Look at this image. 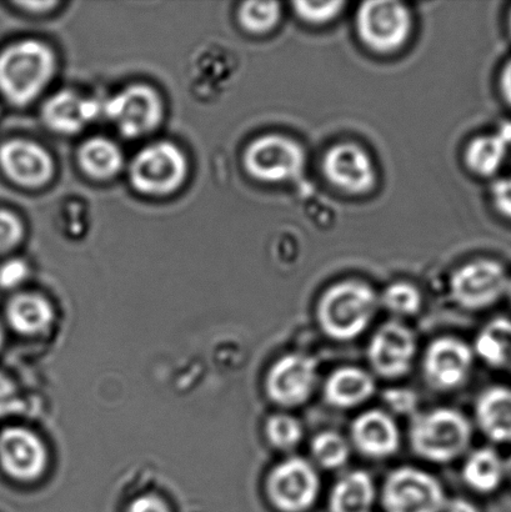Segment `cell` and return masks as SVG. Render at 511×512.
Returning <instances> with one entry per match:
<instances>
[{"instance_id": "6da1fadb", "label": "cell", "mask_w": 511, "mask_h": 512, "mask_svg": "<svg viewBox=\"0 0 511 512\" xmlns=\"http://www.w3.org/2000/svg\"><path fill=\"white\" fill-rule=\"evenodd\" d=\"M380 308L372 286L347 279L329 286L317 304V320L323 333L335 341L359 338L373 323Z\"/></svg>"}, {"instance_id": "7a4b0ae2", "label": "cell", "mask_w": 511, "mask_h": 512, "mask_svg": "<svg viewBox=\"0 0 511 512\" xmlns=\"http://www.w3.org/2000/svg\"><path fill=\"white\" fill-rule=\"evenodd\" d=\"M473 426L457 409L438 408L413 416L409 428L410 448L420 459L449 464L467 453Z\"/></svg>"}, {"instance_id": "3957f363", "label": "cell", "mask_w": 511, "mask_h": 512, "mask_svg": "<svg viewBox=\"0 0 511 512\" xmlns=\"http://www.w3.org/2000/svg\"><path fill=\"white\" fill-rule=\"evenodd\" d=\"M55 57L52 49L38 40H23L0 53V93L8 102H33L52 79Z\"/></svg>"}, {"instance_id": "277c9868", "label": "cell", "mask_w": 511, "mask_h": 512, "mask_svg": "<svg viewBox=\"0 0 511 512\" xmlns=\"http://www.w3.org/2000/svg\"><path fill=\"white\" fill-rule=\"evenodd\" d=\"M355 27L365 47L378 54H392L408 43L413 18L403 3L372 0L360 4Z\"/></svg>"}, {"instance_id": "5b68a950", "label": "cell", "mask_w": 511, "mask_h": 512, "mask_svg": "<svg viewBox=\"0 0 511 512\" xmlns=\"http://www.w3.org/2000/svg\"><path fill=\"white\" fill-rule=\"evenodd\" d=\"M448 496L434 475L414 466L389 473L382 489L385 512H443Z\"/></svg>"}, {"instance_id": "8992f818", "label": "cell", "mask_w": 511, "mask_h": 512, "mask_svg": "<svg viewBox=\"0 0 511 512\" xmlns=\"http://www.w3.org/2000/svg\"><path fill=\"white\" fill-rule=\"evenodd\" d=\"M265 489L270 504L278 511L308 512L317 504L322 480L317 466L300 456H292L274 466Z\"/></svg>"}, {"instance_id": "52a82bcc", "label": "cell", "mask_w": 511, "mask_h": 512, "mask_svg": "<svg viewBox=\"0 0 511 512\" xmlns=\"http://www.w3.org/2000/svg\"><path fill=\"white\" fill-rule=\"evenodd\" d=\"M307 157L298 142L279 134L255 139L244 153V167L259 182H289L303 173Z\"/></svg>"}, {"instance_id": "ba28073f", "label": "cell", "mask_w": 511, "mask_h": 512, "mask_svg": "<svg viewBox=\"0 0 511 512\" xmlns=\"http://www.w3.org/2000/svg\"><path fill=\"white\" fill-rule=\"evenodd\" d=\"M510 279L498 261L479 259L460 266L450 279V293L460 308L479 311L490 308L507 295Z\"/></svg>"}, {"instance_id": "9c48e42d", "label": "cell", "mask_w": 511, "mask_h": 512, "mask_svg": "<svg viewBox=\"0 0 511 512\" xmlns=\"http://www.w3.org/2000/svg\"><path fill=\"white\" fill-rule=\"evenodd\" d=\"M188 173V163L178 147L168 142L155 143L137 154L130 178L138 192L165 195L177 190Z\"/></svg>"}, {"instance_id": "30bf717a", "label": "cell", "mask_w": 511, "mask_h": 512, "mask_svg": "<svg viewBox=\"0 0 511 512\" xmlns=\"http://www.w3.org/2000/svg\"><path fill=\"white\" fill-rule=\"evenodd\" d=\"M318 374V363L312 356L285 354L269 369L265 391L270 401L280 408H298L312 398L317 388Z\"/></svg>"}, {"instance_id": "8fae6325", "label": "cell", "mask_w": 511, "mask_h": 512, "mask_svg": "<svg viewBox=\"0 0 511 512\" xmlns=\"http://www.w3.org/2000/svg\"><path fill=\"white\" fill-rule=\"evenodd\" d=\"M418 341L414 331L398 320L380 325L369 341L367 355L370 368L380 378H404L413 368Z\"/></svg>"}, {"instance_id": "7c38bea8", "label": "cell", "mask_w": 511, "mask_h": 512, "mask_svg": "<svg viewBox=\"0 0 511 512\" xmlns=\"http://www.w3.org/2000/svg\"><path fill=\"white\" fill-rule=\"evenodd\" d=\"M474 364L473 348L454 336L435 339L425 349L423 375L430 389L449 393L467 383Z\"/></svg>"}, {"instance_id": "4fadbf2b", "label": "cell", "mask_w": 511, "mask_h": 512, "mask_svg": "<svg viewBox=\"0 0 511 512\" xmlns=\"http://www.w3.org/2000/svg\"><path fill=\"white\" fill-rule=\"evenodd\" d=\"M105 115L128 138L153 132L162 120V100L147 85H132L115 94L103 107Z\"/></svg>"}, {"instance_id": "5bb4252c", "label": "cell", "mask_w": 511, "mask_h": 512, "mask_svg": "<svg viewBox=\"0 0 511 512\" xmlns=\"http://www.w3.org/2000/svg\"><path fill=\"white\" fill-rule=\"evenodd\" d=\"M323 174L334 188L350 195H363L377 184V170L367 150L355 143H338L325 153Z\"/></svg>"}, {"instance_id": "9a60e30c", "label": "cell", "mask_w": 511, "mask_h": 512, "mask_svg": "<svg viewBox=\"0 0 511 512\" xmlns=\"http://www.w3.org/2000/svg\"><path fill=\"white\" fill-rule=\"evenodd\" d=\"M350 444L365 458L385 460L398 453L402 444L397 421L388 411H364L350 426Z\"/></svg>"}, {"instance_id": "2e32d148", "label": "cell", "mask_w": 511, "mask_h": 512, "mask_svg": "<svg viewBox=\"0 0 511 512\" xmlns=\"http://www.w3.org/2000/svg\"><path fill=\"white\" fill-rule=\"evenodd\" d=\"M0 168L14 183L42 187L53 175V162L45 149L28 140L14 139L0 147Z\"/></svg>"}, {"instance_id": "e0dca14e", "label": "cell", "mask_w": 511, "mask_h": 512, "mask_svg": "<svg viewBox=\"0 0 511 512\" xmlns=\"http://www.w3.org/2000/svg\"><path fill=\"white\" fill-rule=\"evenodd\" d=\"M45 463L47 454L43 444L28 430L12 428L0 434V465L12 478H37Z\"/></svg>"}, {"instance_id": "ac0fdd59", "label": "cell", "mask_w": 511, "mask_h": 512, "mask_svg": "<svg viewBox=\"0 0 511 512\" xmlns=\"http://www.w3.org/2000/svg\"><path fill=\"white\" fill-rule=\"evenodd\" d=\"M377 381L369 371L358 366H343L329 374L325 380L323 395L325 403L338 410L359 408L373 398Z\"/></svg>"}, {"instance_id": "d6986e66", "label": "cell", "mask_w": 511, "mask_h": 512, "mask_svg": "<svg viewBox=\"0 0 511 512\" xmlns=\"http://www.w3.org/2000/svg\"><path fill=\"white\" fill-rule=\"evenodd\" d=\"M97 100L80 97L70 90L54 94L43 107L44 122L55 132L74 134L100 114Z\"/></svg>"}, {"instance_id": "ffe728a7", "label": "cell", "mask_w": 511, "mask_h": 512, "mask_svg": "<svg viewBox=\"0 0 511 512\" xmlns=\"http://www.w3.org/2000/svg\"><path fill=\"white\" fill-rule=\"evenodd\" d=\"M475 419L493 443H511V388L494 385L484 389L475 401Z\"/></svg>"}, {"instance_id": "44dd1931", "label": "cell", "mask_w": 511, "mask_h": 512, "mask_svg": "<svg viewBox=\"0 0 511 512\" xmlns=\"http://www.w3.org/2000/svg\"><path fill=\"white\" fill-rule=\"evenodd\" d=\"M377 489L372 476L364 470L345 474L329 495L330 512H373Z\"/></svg>"}, {"instance_id": "7402d4cb", "label": "cell", "mask_w": 511, "mask_h": 512, "mask_svg": "<svg viewBox=\"0 0 511 512\" xmlns=\"http://www.w3.org/2000/svg\"><path fill=\"white\" fill-rule=\"evenodd\" d=\"M462 476L465 485L475 493L493 494L507 479L505 461L489 446L475 449L464 461Z\"/></svg>"}, {"instance_id": "603a6c76", "label": "cell", "mask_w": 511, "mask_h": 512, "mask_svg": "<svg viewBox=\"0 0 511 512\" xmlns=\"http://www.w3.org/2000/svg\"><path fill=\"white\" fill-rule=\"evenodd\" d=\"M510 129L497 134L480 135L468 144L464 162L470 172L490 178L503 167L511 143Z\"/></svg>"}, {"instance_id": "cb8c5ba5", "label": "cell", "mask_w": 511, "mask_h": 512, "mask_svg": "<svg viewBox=\"0 0 511 512\" xmlns=\"http://www.w3.org/2000/svg\"><path fill=\"white\" fill-rule=\"evenodd\" d=\"M474 354L495 370L511 369V319L499 316L480 329Z\"/></svg>"}, {"instance_id": "d4e9b609", "label": "cell", "mask_w": 511, "mask_h": 512, "mask_svg": "<svg viewBox=\"0 0 511 512\" xmlns=\"http://www.w3.org/2000/svg\"><path fill=\"white\" fill-rule=\"evenodd\" d=\"M78 158L84 172L99 180L113 178L123 165L122 152L105 138L87 140L79 149Z\"/></svg>"}, {"instance_id": "484cf974", "label": "cell", "mask_w": 511, "mask_h": 512, "mask_svg": "<svg viewBox=\"0 0 511 512\" xmlns=\"http://www.w3.org/2000/svg\"><path fill=\"white\" fill-rule=\"evenodd\" d=\"M9 324L19 333L35 334L44 330L52 321V309L38 295L15 296L7 308Z\"/></svg>"}, {"instance_id": "4316f807", "label": "cell", "mask_w": 511, "mask_h": 512, "mask_svg": "<svg viewBox=\"0 0 511 512\" xmlns=\"http://www.w3.org/2000/svg\"><path fill=\"white\" fill-rule=\"evenodd\" d=\"M314 463L325 470H338L348 464L352 444L338 431L325 430L314 436L310 444Z\"/></svg>"}, {"instance_id": "83f0119b", "label": "cell", "mask_w": 511, "mask_h": 512, "mask_svg": "<svg viewBox=\"0 0 511 512\" xmlns=\"http://www.w3.org/2000/svg\"><path fill=\"white\" fill-rule=\"evenodd\" d=\"M380 306L400 318L417 315L422 309L423 296L420 290L408 281H395L379 296Z\"/></svg>"}, {"instance_id": "f1b7e54d", "label": "cell", "mask_w": 511, "mask_h": 512, "mask_svg": "<svg viewBox=\"0 0 511 512\" xmlns=\"http://www.w3.org/2000/svg\"><path fill=\"white\" fill-rule=\"evenodd\" d=\"M282 17V7L278 2H245L239 8L240 25L253 34L272 32Z\"/></svg>"}, {"instance_id": "f546056e", "label": "cell", "mask_w": 511, "mask_h": 512, "mask_svg": "<svg viewBox=\"0 0 511 512\" xmlns=\"http://www.w3.org/2000/svg\"><path fill=\"white\" fill-rule=\"evenodd\" d=\"M265 435L270 445L280 451H289L302 443L304 429L295 416L279 413L270 416L265 424Z\"/></svg>"}, {"instance_id": "4dcf8cb0", "label": "cell", "mask_w": 511, "mask_h": 512, "mask_svg": "<svg viewBox=\"0 0 511 512\" xmlns=\"http://www.w3.org/2000/svg\"><path fill=\"white\" fill-rule=\"evenodd\" d=\"M347 3L335 2H294V13L303 22L312 25H324L333 22L343 13Z\"/></svg>"}, {"instance_id": "1f68e13d", "label": "cell", "mask_w": 511, "mask_h": 512, "mask_svg": "<svg viewBox=\"0 0 511 512\" xmlns=\"http://www.w3.org/2000/svg\"><path fill=\"white\" fill-rule=\"evenodd\" d=\"M383 403L389 414L400 416L417 415L419 398L414 390L408 388H390L383 393Z\"/></svg>"}, {"instance_id": "d6a6232c", "label": "cell", "mask_w": 511, "mask_h": 512, "mask_svg": "<svg viewBox=\"0 0 511 512\" xmlns=\"http://www.w3.org/2000/svg\"><path fill=\"white\" fill-rule=\"evenodd\" d=\"M23 237V225L17 215L0 209V254L7 253Z\"/></svg>"}, {"instance_id": "836d02e7", "label": "cell", "mask_w": 511, "mask_h": 512, "mask_svg": "<svg viewBox=\"0 0 511 512\" xmlns=\"http://www.w3.org/2000/svg\"><path fill=\"white\" fill-rule=\"evenodd\" d=\"M28 275V266L24 261L12 259L0 266V288L12 289L22 284Z\"/></svg>"}, {"instance_id": "e575fe53", "label": "cell", "mask_w": 511, "mask_h": 512, "mask_svg": "<svg viewBox=\"0 0 511 512\" xmlns=\"http://www.w3.org/2000/svg\"><path fill=\"white\" fill-rule=\"evenodd\" d=\"M492 202L498 213L511 220V175L495 180L490 188Z\"/></svg>"}, {"instance_id": "d590c367", "label": "cell", "mask_w": 511, "mask_h": 512, "mask_svg": "<svg viewBox=\"0 0 511 512\" xmlns=\"http://www.w3.org/2000/svg\"><path fill=\"white\" fill-rule=\"evenodd\" d=\"M22 408V401H20L12 381L0 373V416L19 413Z\"/></svg>"}, {"instance_id": "8d00e7d4", "label": "cell", "mask_w": 511, "mask_h": 512, "mask_svg": "<svg viewBox=\"0 0 511 512\" xmlns=\"http://www.w3.org/2000/svg\"><path fill=\"white\" fill-rule=\"evenodd\" d=\"M128 512H169L167 505L155 496H143L134 501Z\"/></svg>"}, {"instance_id": "74e56055", "label": "cell", "mask_w": 511, "mask_h": 512, "mask_svg": "<svg viewBox=\"0 0 511 512\" xmlns=\"http://www.w3.org/2000/svg\"><path fill=\"white\" fill-rule=\"evenodd\" d=\"M443 512H480L477 505L465 498L448 499Z\"/></svg>"}, {"instance_id": "f35d334b", "label": "cell", "mask_w": 511, "mask_h": 512, "mask_svg": "<svg viewBox=\"0 0 511 512\" xmlns=\"http://www.w3.org/2000/svg\"><path fill=\"white\" fill-rule=\"evenodd\" d=\"M499 87L505 102L511 107V59L504 65L502 73H500Z\"/></svg>"}, {"instance_id": "ab89813d", "label": "cell", "mask_w": 511, "mask_h": 512, "mask_svg": "<svg viewBox=\"0 0 511 512\" xmlns=\"http://www.w3.org/2000/svg\"><path fill=\"white\" fill-rule=\"evenodd\" d=\"M57 4H58L57 2H19L18 3L19 7L34 10V12H43V10L53 8Z\"/></svg>"}, {"instance_id": "60d3db41", "label": "cell", "mask_w": 511, "mask_h": 512, "mask_svg": "<svg viewBox=\"0 0 511 512\" xmlns=\"http://www.w3.org/2000/svg\"><path fill=\"white\" fill-rule=\"evenodd\" d=\"M505 470H507V478L511 481V455L509 459L505 461Z\"/></svg>"}, {"instance_id": "b9f144b4", "label": "cell", "mask_w": 511, "mask_h": 512, "mask_svg": "<svg viewBox=\"0 0 511 512\" xmlns=\"http://www.w3.org/2000/svg\"><path fill=\"white\" fill-rule=\"evenodd\" d=\"M507 295H508V298H509L510 303H511V279H510V283H509V286H508Z\"/></svg>"}, {"instance_id": "7bdbcfd3", "label": "cell", "mask_w": 511, "mask_h": 512, "mask_svg": "<svg viewBox=\"0 0 511 512\" xmlns=\"http://www.w3.org/2000/svg\"><path fill=\"white\" fill-rule=\"evenodd\" d=\"M508 27H509V33L511 35V9H510V12H509V17H508Z\"/></svg>"}, {"instance_id": "ee69618b", "label": "cell", "mask_w": 511, "mask_h": 512, "mask_svg": "<svg viewBox=\"0 0 511 512\" xmlns=\"http://www.w3.org/2000/svg\"><path fill=\"white\" fill-rule=\"evenodd\" d=\"M3 343V330L0 328V346H2Z\"/></svg>"}]
</instances>
